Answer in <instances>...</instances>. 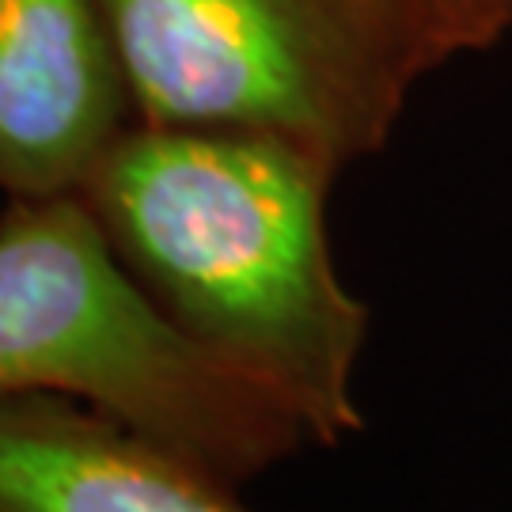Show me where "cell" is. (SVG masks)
<instances>
[{
	"label": "cell",
	"instance_id": "cell-6",
	"mask_svg": "<svg viewBox=\"0 0 512 512\" xmlns=\"http://www.w3.org/2000/svg\"><path fill=\"white\" fill-rule=\"evenodd\" d=\"M512 0H338L357 31L384 54H437L490 23Z\"/></svg>",
	"mask_w": 512,
	"mask_h": 512
},
{
	"label": "cell",
	"instance_id": "cell-1",
	"mask_svg": "<svg viewBox=\"0 0 512 512\" xmlns=\"http://www.w3.org/2000/svg\"><path fill=\"white\" fill-rule=\"evenodd\" d=\"M334 175L281 137L137 122L76 190L152 304L277 391L323 448L365 429L368 304L330 255Z\"/></svg>",
	"mask_w": 512,
	"mask_h": 512
},
{
	"label": "cell",
	"instance_id": "cell-5",
	"mask_svg": "<svg viewBox=\"0 0 512 512\" xmlns=\"http://www.w3.org/2000/svg\"><path fill=\"white\" fill-rule=\"evenodd\" d=\"M236 490L84 399L0 395V512H251Z\"/></svg>",
	"mask_w": 512,
	"mask_h": 512
},
{
	"label": "cell",
	"instance_id": "cell-4",
	"mask_svg": "<svg viewBox=\"0 0 512 512\" xmlns=\"http://www.w3.org/2000/svg\"><path fill=\"white\" fill-rule=\"evenodd\" d=\"M129 88L99 0H0V190L76 194L129 129Z\"/></svg>",
	"mask_w": 512,
	"mask_h": 512
},
{
	"label": "cell",
	"instance_id": "cell-3",
	"mask_svg": "<svg viewBox=\"0 0 512 512\" xmlns=\"http://www.w3.org/2000/svg\"><path fill=\"white\" fill-rule=\"evenodd\" d=\"M141 126L266 133L338 171L391 141L414 88L338 0H99Z\"/></svg>",
	"mask_w": 512,
	"mask_h": 512
},
{
	"label": "cell",
	"instance_id": "cell-2",
	"mask_svg": "<svg viewBox=\"0 0 512 512\" xmlns=\"http://www.w3.org/2000/svg\"><path fill=\"white\" fill-rule=\"evenodd\" d=\"M27 391L84 399L232 486L311 444L277 391L152 304L80 194L8 198L0 217V395Z\"/></svg>",
	"mask_w": 512,
	"mask_h": 512
}]
</instances>
